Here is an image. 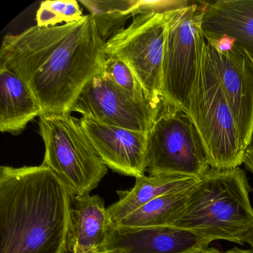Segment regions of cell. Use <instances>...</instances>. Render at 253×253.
Returning a JSON list of instances; mask_svg holds the SVG:
<instances>
[{
  "label": "cell",
  "mask_w": 253,
  "mask_h": 253,
  "mask_svg": "<svg viewBox=\"0 0 253 253\" xmlns=\"http://www.w3.org/2000/svg\"><path fill=\"white\" fill-rule=\"evenodd\" d=\"M244 242L247 243L253 250V227L244 235Z\"/></svg>",
  "instance_id": "obj_23"
},
{
  "label": "cell",
  "mask_w": 253,
  "mask_h": 253,
  "mask_svg": "<svg viewBox=\"0 0 253 253\" xmlns=\"http://www.w3.org/2000/svg\"><path fill=\"white\" fill-rule=\"evenodd\" d=\"M184 112L201 137L210 168L226 169L244 164L247 150L213 67L205 38L201 44L196 79Z\"/></svg>",
  "instance_id": "obj_4"
},
{
  "label": "cell",
  "mask_w": 253,
  "mask_h": 253,
  "mask_svg": "<svg viewBox=\"0 0 253 253\" xmlns=\"http://www.w3.org/2000/svg\"><path fill=\"white\" fill-rule=\"evenodd\" d=\"M104 73L133 98L142 101H151L131 69L121 59L106 56Z\"/></svg>",
  "instance_id": "obj_20"
},
{
  "label": "cell",
  "mask_w": 253,
  "mask_h": 253,
  "mask_svg": "<svg viewBox=\"0 0 253 253\" xmlns=\"http://www.w3.org/2000/svg\"><path fill=\"white\" fill-rule=\"evenodd\" d=\"M210 169L202 140L190 118L181 109L163 103L148 133L146 172L201 179Z\"/></svg>",
  "instance_id": "obj_7"
},
{
  "label": "cell",
  "mask_w": 253,
  "mask_h": 253,
  "mask_svg": "<svg viewBox=\"0 0 253 253\" xmlns=\"http://www.w3.org/2000/svg\"><path fill=\"white\" fill-rule=\"evenodd\" d=\"M71 204L68 253L104 247L112 222L103 198L99 195H72Z\"/></svg>",
  "instance_id": "obj_14"
},
{
  "label": "cell",
  "mask_w": 253,
  "mask_h": 253,
  "mask_svg": "<svg viewBox=\"0 0 253 253\" xmlns=\"http://www.w3.org/2000/svg\"><path fill=\"white\" fill-rule=\"evenodd\" d=\"M202 10L201 1H181L167 11L162 101L183 112L196 79L204 40L201 28Z\"/></svg>",
  "instance_id": "obj_6"
},
{
  "label": "cell",
  "mask_w": 253,
  "mask_h": 253,
  "mask_svg": "<svg viewBox=\"0 0 253 253\" xmlns=\"http://www.w3.org/2000/svg\"><path fill=\"white\" fill-rule=\"evenodd\" d=\"M42 109L24 81L0 68V131L18 135L28 124L41 116Z\"/></svg>",
  "instance_id": "obj_16"
},
{
  "label": "cell",
  "mask_w": 253,
  "mask_h": 253,
  "mask_svg": "<svg viewBox=\"0 0 253 253\" xmlns=\"http://www.w3.org/2000/svg\"><path fill=\"white\" fill-rule=\"evenodd\" d=\"M69 253H122V251L119 250L100 247V248L91 249V250H78V251L70 252Z\"/></svg>",
  "instance_id": "obj_22"
},
{
  "label": "cell",
  "mask_w": 253,
  "mask_h": 253,
  "mask_svg": "<svg viewBox=\"0 0 253 253\" xmlns=\"http://www.w3.org/2000/svg\"><path fill=\"white\" fill-rule=\"evenodd\" d=\"M45 145L42 165L49 168L73 196L90 195L108 172V167L83 130L79 120L67 114L39 117Z\"/></svg>",
  "instance_id": "obj_5"
},
{
  "label": "cell",
  "mask_w": 253,
  "mask_h": 253,
  "mask_svg": "<svg viewBox=\"0 0 253 253\" xmlns=\"http://www.w3.org/2000/svg\"><path fill=\"white\" fill-rule=\"evenodd\" d=\"M200 179L175 174H155L136 177L128 190L118 191V200L107 207L112 225L160 197L190 190Z\"/></svg>",
  "instance_id": "obj_15"
},
{
  "label": "cell",
  "mask_w": 253,
  "mask_h": 253,
  "mask_svg": "<svg viewBox=\"0 0 253 253\" xmlns=\"http://www.w3.org/2000/svg\"><path fill=\"white\" fill-rule=\"evenodd\" d=\"M212 241L174 226L128 228L112 226L105 248L122 253H191Z\"/></svg>",
  "instance_id": "obj_12"
},
{
  "label": "cell",
  "mask_w": 253,
  "mask_h": 253,
  "mask_svg": "<svg viewBox=\"0 0 253 253\" xmlns=\"http://www.w3.org/2000/svg\"><path fill=\"white\" fill-rule=\"evenodd\" d=\"M71 198L48 167L0 168V253H68Z\"/></svg>",
  "instance_id": "obj_2"
},
{
  "label": "cell",
  "mask_w": 253,
  "mask_h": 253,
  "mask_svg": "<svg viewBox=\"0 0 253 253\" xmlns=\"http://www.w3.org/2000/svg\"><path fill=\"white\" fill-rule=\"evenodd\" d=\"M82 10L76 0H48L41 4L36 15L37 26L50 27L81 20Z\"/></svg>",
  "instance_id": "obj_19"
},
{
  "label": "cell",
  "mask_w": 253,
  "mask_h": 253,
  "mask_svg": "<svg viewBox=\"0 0 253 253\" xmlns=\"http://www.w3.org/2000/svg\"><path fill=\"white\" fill-rule=\"evenodd\" d=\"M94 19L105 42L122 32L129 17L134 15L137 0H80Z\"/></svg>",
  "instance_id": "obj_18"
},
{
  "label": "cell",
  "mask_w": 253,
  "mask_h": 253,
  "mask_svg": "<svg viewBox=\"0 0 253 253\" xmlns=\"http://www.w3.org/2000/svg\"><path fill=\"white\" fill-rule=\"evenodd\" d=\"M189 191L156 198L112 226L128 228L171 226L184 209Z\"/></svg>",
  "instance_id": "obj_17"
},
{
  "label": "cell",
  "mask_w": 253,
  "mask_h": 253,
  "mask_svg": "<svg viewBox=\"0 0 253 253\" xmlns=\"http://www.w3.org/2000/svg\"><path fill=\"white\" fill-rule=\"evenodd\" d=\"M104 45L90 14L59 26H32L4 37L0 68L24 81L42 115L71 113L88 83L104 73Z\"/></svg>",
  "instance_id": "obj_1"
},
{
  "label": "cell",
  "mask_w": 253,
  "mask_h": 253,
  "mask_svg": "<svg viewBox=\"0 0 253 253\" xmlns=\"http://www.w3.org/2000/svg\"><path fill=\"white\" fill-rule=\"evenodd\" d=\"M202 4L204 38H232L253 58V0H217Z\"/></svg>",
  "instance_id": "obj_13"
},
{
  "label": "cell",
  "mask_w": 253,
  "mask_h": 253,
  "mask_svg": "<svg viewBox=\"0 0 253 253\" xmlns=\"http://www.w3.org/2000/svg\"><path fill=\"white\" fill-rule=\"evenodd\" d=\"M79 122L108 168L134 178L145 175L149 132L111 126L83 116Z\"/></svg>",
  "instance_id": "obj_11"
},
{
  "label": "cell",
  "mask_w": 253,
  "mask_h": 253,
  "mask_svg": "<svg viewBox=\"0 0 253 253\" xmlns=\"http://www.w3.org/2000/svg\"><path fill=\"white\" fill-rule=\"evenodd\" d=\"M162 104L135 100L103 73L85 85L71 113L78 112L111 126L149 132Z\"/></svg>",
  "instance_id": "obj_9"
},
{
  "label": "cell",
  "mask_w": 253,
  "mask_h": 253,
  "mask_svg": "<svg viewBox=\"0 0 253 253\" xmlns=\"http://www.w3.org/2000/svg\"><path fill=\"white\" fill-rule=\"evenodd\" d=\"M191 253H253V251L250 250H241V249L238 248V247H235V248L232 249V250L223 252L220 251V250H217V249L207 247V248L195 250V251L192 252Z\"/></svg>",
  "instance_id": "obj_21"
},
{
  "label": "cell",
  "mask_w": 253,
  "mask_h": 253,
  "mask_svg": "<svg viewBox=\"0 0 253 253\" xmlns=\"http://www.w3.org/2000/svg\"><path fill=\"white\" fill-rule=\"evenodd\" d=\"M252 192L240 167L210 169L190 189L186 206L171 226L181 228L211 241L244 245L253 227Z\"/></svg>",
  "instance_id": "obj_3"
},
{
  "label": "cell",
  "mask_w": 253,
  "mask_h": 253,
  "mask_svg": "<svg viewBox=\"0 0 253 253\" xmlns=\"http://www.w3.org/2000/svg\"><path fill=\"white\" fill-rule=\"evenodd\" d=\"M207 47L247 150L253 143V58L235 43L227 51H219L208 43Z\"/></svg>",
  "instance_id": "obj_10"
},
{
  "label": "cell",
  "mask_w": 253,
  "mask_h": 253,
  "mask_svg": "<svg viewBox=\"0 0 253 253\" xmlns=\"http://www.w3.org/2000/svg\"><path fill=\"white\" fill-rule=\"evenodd\" d=\"M167 11L134 16L128 27L106 41L104 45L106 55L123 60L143 87L148 98L158 104L163 103Z\"/></svg>",
  "instance_id": "obj_8"
}]
</instances>
